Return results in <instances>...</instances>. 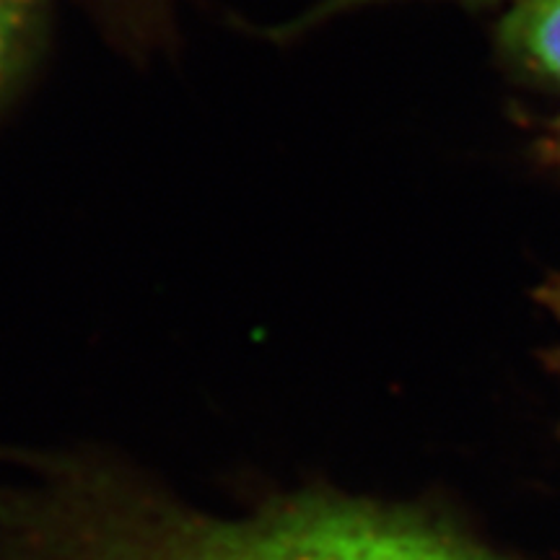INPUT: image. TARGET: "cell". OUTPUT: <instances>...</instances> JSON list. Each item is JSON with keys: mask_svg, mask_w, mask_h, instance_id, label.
<instances>
[{"mask_svg": "<svg viewBox=\"0 0 560 560\" xmlns=\"http://www.w3.org/2000/svg\"><path fill=\"white\" fill-rule=\"evenodd\" d=\"M30 3H32V0H30Z\"/></svg>", "mask_w": 560, "mask_h": 560, "instance_id": "8992f818", "label": "cell"}, {"mask_svg": "<svg viewBox=\"0 0 560 560\" xmlns=\"http://www.w3.org/2000/svg\"><path fill=\"white\" fill-rule=\"evenodd\" d=\"M30 5V0H0V73L16 47Z\"/></svg>", "mask_w": 560, "mask_h": 560, "instance_id": "3957f363", "label": "cell"}, {"mask_svg": "<svg viewBox=\"0 0 560 560\" xmlns=\"http://www.w3.org/2000/svg\"><path fill=\"white\" fill-rule=\"evenodd\" d=\"M363 3H376V0H322L319 9L312 11L314 21H319L322 16H330V13H340V11H348V9H359ZM472 3H482V0H472Z\"/></svg>", "mask_w": 560, "mask_h": 560, "instance_id": "5b68a950", "label": "cell"}, {"mask_svg": "<svg viewBox=\"0 0 560 560\" xmlns=\"http://www.w3.org/2000/svg\"><path fill=\"white\" fill-rule=\"evenodd\" d=\"M537 299H540V304L548 310L556 322L560 325V276H550L545 283L537 289ZM556 361L560 366V348L556 350Z\"/></svg>", "mask_w": 560, "mask_h": 560, "instance_id": "277c9868", "label": "cell"}, {"mask_svg": "<svg viewBox=\"0 0 560 560\" xmlns=\"http://www.w3.org/2000/svg\"><path fill=\"white\" fill-rule=\"evenodd\" d=\"M55 560H488L412 520L312 503L244 522L96 516L62 540Z\"/></svg>", "mask_w": 560, "mask_h": 560, "instance_id": "6da1fadb", "label": "cell"}, {"mask_svg": "<svg viewBox=\"0 0 560 560\" xmlns=\"http://www.w3.org/2000/svg\"><path fill=\"white\" fill-rule=\"evenodd\" d=\"M503 52L516 66L560 86V0H522L503 19Z\"/></svg>", "mask_w": 560, "mask_h": 560, "instance_id": "7a4b0ae2", "label": "cell"}]
</instances>
